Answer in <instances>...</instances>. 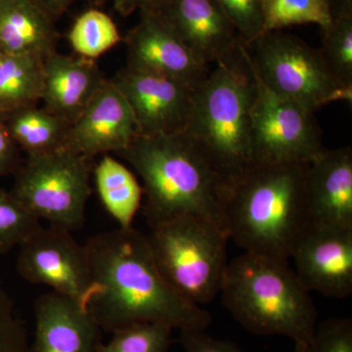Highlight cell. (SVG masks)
<instances>
[{
    "label": "cell",
    "mask_w": 352,
    "mask_h": 352,
    "mask_svg": "<svg viewBox=\"0 0 352 352\" xmlns=\"http://www.w3.org/2000/svg\"><path fill=\"white\" fill-rule=\"evenodd\" d=\"M92 173L99 198L109 214L120 228L133 226L143 196L135 175L109 154L103 155Z\"/></svg>",
    "instance_id": "20"
},
{
    "label": "cell",
    "mask_w": 352,
    "mask_h": 352,
    "mask_svg": "<svg viewBox=\"0 0 352 352\" xmlns=\"http://www.w3.org/2000/svg\"><path fill=\"white\" fill-rule=\"evenodd\" d=\"M34 318L30 352H100L103 329L82 303L50 292L34 302Z\"/></svg>",
    "instance_id": "16"
},
{
    "label": "cell",
    "mask_w": 352,
    "mask_h": 352,
    "mask_svg": "<svg viewBox=\"0 0 352 352\" xmlns=\"http://www.w3.org/2000/svg\"><path fill=\"white\" fill-rule=\"evenodd\" d=\"M9 133L28 156L66 147L72 122L36 105L6 115Z\"/></svg>",
    "instance_id": "21"
},
{
    "label": "cell",
    "mask_w": 352,
    "mask_h": 352,
    "mask_svg": "<svg viewBox=\"0 0 352 352\" xmlns=\"http://www.w3.org/2000/svg\"><path fill=\"white\" fill-rule=\"evenodd\" d=\"M319 50L333 78L342 87L352 90V17L333 19L322 30Z\"/></svg>",
    "instance_id": "25"
},
{
    "label": "cell",
    "mask_w": 352,
    "mask_h": 352,
    "mask_svg": "<svg viewBox=\"0 0 352 352\" xmlns=\"http://www.w3.org/2000/svg\"><path fill=\"white\" fill-rule=\"evenodd\" d=\"M307 352H352L351 319L332 317L317 324Z\"/></svg>",
    "instance_id": "30"
},
{
    "label": "cell",
    "mask_w": 352,
    "mask_h": 352,
    "mask_svg": "<svg viewBox=\"0 0 352 352\" xmlns=\"http://www.w3.org/2000/svg\"><path fill=\"white\" fill-rule=\"evenodd\" d=\"M94 284L87 307L103 331L156 322L177 330H207L212 316L171 288L157 270L147 236L117 228L85 244Z\"/></svg>",
    "instance_id": "1"
},
{
    "label": "cell",
    "mask_w": 352,
    "mask_h": 352,
    "mask_svg": "<svg viewBox=\"0 0 352 352\" xmlns=\"http://www.w3.org/2000/svg\"><path fill=\"white\" fill-rule=\"evenodd\" d=\"M333 19L352 17V0H327Z\"/></svg>",
    "instance_id": "34"
},
{
    "label": "cell",
    "mask_w": 352,
    "mask_h": 352,
    "mask_svg": "<svg viewBox=\"0 0 352 352\" xmlns=\"http://www.w3.org/2000/svg\"><path fill=\"white\" fill-rule=\"evenodd\" d=\"M51 17L56 18L69 8L76 0H38Z\"/></svg>",
    "instance_id": "35"
},
{
    "label": "cell",
    "mask_w": 352,
    "mask_h": 352,
    "mask_svg": "<svg viewBox=\"0 0 352 352\" xmlns=\"http://www.w3.org/2000/svg\"><path fill=\"white\" fill-rule=\"evenodd\" d=\"M111 80L129 102L139 135L182 133L186 129L193 110V88L173 78L126 67Z\"/></svg>",
    "instance_id": "12"
},
{
    "label": "cell",
    "mask_w": 352,
    "mask_h": 352,
    "mask_svg": "<svg viewBox=\"0 0 352 352\" xmlns=\"http://www.w3.org/2000/svg\"><path fill=\"white\" fill-rule=\"evenodd\" d=\"M92 171L91 160L66 147L32 155L15 171L11 194L39 221L73 232L85 222Z\"/></svg>",
    "instance_id": "7"
},
{
    "label": "cell",
    "mask_w": 352,
    "mask_h": 352,
    "mask_svg": "<svg viewBox=\"0 0 352 352\" xmlns=\"http://www.w3.org/2000/svg\"><path fill=\"white\" fill-rule=\"evenodd\" d=\"M180 344L186 352H243L230 340H217L206 331H180Z\"/></svg>",
    "instance_id": "31"
},
{
    "label": "cell",
    "mask_w": 352,
    "mask_h": 352,
    "mask_svg": "<svg viewBox=\"0 0 352 352\" xmlns=\"http://www.w3.org/2000/svg\"><path fill=\"white\" fill-rule=\"evenodd\" d=\"M139 134L129 102L110 78L72 124L66 148L92 160L122 152Z\"/></svg>",
    "instance_id": "14"
},
{
    "label": "cell",
    "mask_w": 352,
    "mask_h": 352,
    "mask_svg": "<svg viewBox=\"0 0 352 352\" xmlns=\"http://www.w3.org/2000/svg\"><path fill=\"white\" fill-rule=\"evenodd\" d=\"M256 91L252 106L254 164H309L324 151L314 113L271 91L256 75L242 45Z\"/></svg>",
    "instance_id": "9"
},
{
    "label": "cell",
    "mask_w": 352,
    "mask_h": 352,
    "mask_svg": "<svg viewBox=\"0 0 352 352\" xmlns=\"http://www.w3.org/2000/svg\"><path fill=\"white\" fill-rule=\"evenodd\" d=\"M263 18L261 34L295 25H318L323 30L333 21L327 0H263Z\"/></svg>",
    "instance_id": "24"
},
{
    "label": "cell",
    "mask_w": 352,
    "mask_h": 352,
    "mask_svg": "<svg viewBox=\"0 0 352 352\" xmlns=\"http://www.w3.org/2000/svg\"><path fill=\"white\" fill-rule=\"evenodd\" d=\"M309 226L352 229V150L324 149L305 178Z\"/></svg>",
    "instance_id": "17"
},
{
    "label": "cell",
    "mask_w": 352,
    "mask_h": 352,
    "mask_svg": "<svg viewBox=\"0 0 352 352\" xmlns=\"http://www.w3.org/2000/svg\"><path fill=\"white\" fill-rule=\"evenodd\" d=\"M250 63L268 89L310 113L336 101L351 103L352 90L328 71L320 50L282 31L261 34L245 46Z\"/></svg>",
    "instance_id": "8"
},
{
    "label": "cell",
    "mask_w": 352,
    "mask_h": 352,
    "mask_svg": "<svg viewBox=\"0 0 352 352\" xmlns=\"http://www.w3.org/2000/svg\"><path fill=\"white\" fill-rule=\"evenodd\" d=\"M154 10L182 43L210 66L239 52L243 43L239 34L214 0H162Z\"/></svg>",
    "instance_id": "15"
},
{
    "label": "cell",
    "mask_w": 352,
    "mask_h": 352,
    "mask_svg": "<svg viewBox=\"0 0 352 352\" xmlns=\"http://www.w3.org/2000/svg\"><path fill=\"white\" fill-rule=\"evenodd\" d=\"M108 78L94 60L53 51L43 60L44 107L73 124Z\"/></svg>",
    "instance_id": "18"
},
{
    "label": "cell",
    "mask_w": 352,
    "mask_h": 352,
    "mask_svg": "<svg viewBox=\"0 0 352 352\" xmlns=\"http://www.w3.org/2000/svg\"><path fill=\"white\" fill-rule=\"evenodd\" d=\"M52 19L38 0H0V50L46 56L56 50Z\"/></svg>",
    "instance_id": "19"
},
{
    "label": "cell",
    "mask_w": 352,
    "mask_h": 352,
    "mask_svg": "<svg viewBox=\"0 0 352 352\" xmlns=\"http://www.w3.org/2000/svg\"><path fill=\"white\" fill-rule=\"evenodd\" d=\"M68 39L78 56L95 61L120 43L122 36L108 14L89 9L76 18Z\"/></svg>",
    "instance_id": "23"
},
{
    "label": "cell",
    "mask_w": 352,
    "mask_h": 352,
    "mask_svg": "<svg viewBox=\"0 0 352 352\" xmlns=\"http://www.w3.org/2000/svg\"><path fill=\"white\" fill-rule=\"evenodd\" d=\"M126 68L166 76L198 89L210 75L201 61L152 9H141L140 21L126 38Z\"/></svg>",
    "instance_id": "11"
},
{
    "label": "cell",
    "mask_w": 352,
    "mask_h": 352,
    "mask_svg": "<svg viewBox=\"0 0 352 352\" xmlns=\"http://www.w3.org/2000/svg\"><path fill=\"white\" fill-rule=\"evenodd\" d=\"M20 150L7 129L6 116L0 113V177L18 170L21 164Z\"/></svg>",
    "instance_id": "32"
},
{
    "label": "cell",
    "mask_w": 352,
    "mask_h": 352,
    "mask_svg": "<svg viewBox=\"0 0 352 352\" xmlns=\"http://www.w3.org/2000/svg\"><path fill=\"white\" fill-rule=\"evenodd\" d=\"M16 268L29 283L45 285L52 292L87 307L94 293L85 245L63 227L39 226L19 247Z\"/></svg>",
    "instance_id": "10"
},
{
    "label": "cell",
    "mask_w": 352,
    "mask_h": 352,
    "mask_svg": "<svg viewBox=\"0 0 352 352\" xmlns=\"http://www.w3.org/2000/svg\"><path fill=\"white\" fill-rule=\"evenodd\" d=\"M162 0H113V6L116 10L127 16L133 11L141 10V9H156L161 3Z\"/></svg>",
    "instance_id": "33"
},
{
    "label": "cell",
    "mask_w": 352,
    "mask_h": 352,
    "mask_svg": "<svg viewBox=\"0 0 352 352\" xmlns=\"http://www.w3.org/2000/svg\"><path fill=\"white\" fill-rule=\"evenodd\" d=\"M0 352H30L24 323L18 316L15 303L0 285Z\"/></svg>",
    "instance_id": "29"
},
{
    "label": "cell",
    "mask_w": 352,
    "mask_h": 352,
    "mask_svg": "<svg viewBox=\"0 0 352 352\" xmlns=\"http://www.w3.org/2000/svg\"><path fill=\"white\" fill-rule=\"evenodd\" d=\"M39 226V220L30 214L11 192L0 187V256L20 247Z\"/></svg>",
    "instance_id": "27"
},
{
    "label": "cell",
    "mask_w": 352,
    "mask_h": 352,
    "mask_svg": "<svg viewBox=\"0 0 352 352\" xmlns=\"http://www.w3.org/2000/svg\"><path fill=\"white\" fill-rule=\"evenodd\" d=\"M173 328L168 324L145 322L120 328L100 352H168Z\"/></svg>",
    "instance_id": "26"
},
{
    "label": "cell",
    "mask_w": 352,
    "mask_h": 352,
    "mask_svg": "<svg viewBox=\"0 0 352 352\" xmlns=\"http://www.w3.org/2000/svg\"><path fill=\"white\" fill-rule=\"evenodd\" d=\"M307 344H298V342H296L294 352H307Z\"/></svg>",
    "instance_id": "36"
},
{
    "label": "cell",
    "mask_w": 352,
    "mask_h": 352,
    "mask_svg": "<svg viewBox=\"0 0 352 352\" xmlns=\"http://www.w3.org/2000/svg\"><path fill=\"white\" fill-rule=\"evenodd\" d=\"M242 45L235 56L214 65L196 89L183 132L228 190L254 166L252 106L256 85Z\"/></svg>",
    "instance_id": "4"
},
{
    "label": "cell",
    "mask_w": 352,
    "mask_h": 352,
    "mask_svg": "<svg viewBox=\"0 0 352 352\" xmlns=\"http://www.w3.org/2000/svg\"><path fill=\"white\" fill-rule=\"evenodd\" d=\"M41 55L3 54L0 58V113L38 104L43 89Z\"/></svg>",
    "instance_id": "22"
},
{
    "label": "cell",
    "mask_w": 352,
    "mask_h": 352,
    "mask_svg": "<svg viewBox=\"0 0 352 352\" xmlns=\"http://www.w3.org/2000/svg\"><path fill=\"white\" fill-rule=\"evenodd\" d=\"M289 258L310 293L339 300L351 295L352 229L308 226Z\"/></svg>",
    "instance_id": "13"
},
{
    "label": "cell",
    "mask_w": 352,
    "mask_h": 352,
    "mask_svg": "<svg viewBox=\"0 0 352 352\" xmlns=\"http://www.w3.org/2000/svg\"><path fill=\"white\" fill-rule=\"evenodd\" d=\"M219 295L250 333L283 336L307 346L314 339L316 307L288 261L244 252L228 263Z\"/></svg>",
    "instance_id": "5"
},
{
    "label": "cell",
    "mask_w": 352,
    "mask_h": 352,
    "mask_svg": "<svg viewBox=\"0 0 352 352\" xmlns=\"http://www.w3.org/2000/svg\"><path fill=\"white\" fill-rule=\"evenodd\" d=\"M239 34L245 46L251 45L263 32V0H214Z\"/></svg>",
    "instance_id": "28"
},
{
    "label": "cell",
    "mask_w": 352,
    "mask_h": 352,
    "mask_svg": "<svg viewBox=\"0 0 352 352\" xmlns=\"http://www.w3.org/2000/svg\"><path fill=\"white\" fill-rule=\"evenodd\" d=\"M308 164H254L227 193L229 239L245 252L289 261L309 226L305 178Z\"/></svg>",
    "instance_id": "3"
},
{
    "label": "cell",
    "mask_w": 352,
    "mask_h": 352,
    "mask_svg": "<svg viewBox=\"0 0 352 352\" xmlns=\"http://www.w3.org/2000/svg\"><path fill=\"white\" fill-rule=\"evenodd\" d=\"M4 53L2 52L1 50H0V58H1L2 55H3Z\"/></svg>",
    "instance_id": "37"
},
{
    "label": "cell",
    "mask_w": 352,
    "mask_h": 352,
    "mask_svg": "<svg viewBox=\"0 0 352 352\" xmlns=\"http://www.w3.org/2000/svg\"><path fill=\"white\" fill-rule=\"evenodd\" d=\"M117 155L142 179L143 210L150 229L194 217L226 232L224 206L228 188L183 132L138 135Z\"/></svg>",
    "instance_id": "2"
},
{
    "label": "cell",
    "mask_w": 352,
    "mask_h": 352,
    "mask_svg": "<svg viewBox=\"0 0 352 352\" xmlns=\"http://www.w3.org/2000/svg\"><path fill=\"white\" fill-rule=\"evenodd\" d=\"M148 245L157 270L178 295L201 307L219 295L228 266L223 229L183 217L151 228Z\"/></svg>",
    "instance_id": "6"
}]
</instances>
